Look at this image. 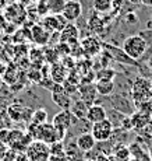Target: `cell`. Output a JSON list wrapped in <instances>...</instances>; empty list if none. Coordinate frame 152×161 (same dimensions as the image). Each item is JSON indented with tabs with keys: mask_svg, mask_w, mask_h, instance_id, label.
Returning <instances> with one entry per match:
<instances>
[{
	"mask_svg": "<svg viewBox=\"0 0 152 161\" xmlns=\"http://www.w3.org/2000/svg\"><path fill=\"white\" fill-rule=\"evenodd\" d=\"M141 2H142V0H128V3H131V4H134V6L141 4Z\"/></svg>",
	"mask_w": 152,
	"mask_h": 161,
	"instance_id": "b9f144b4",
	"label": "cell"
},
{
	"mask_svg": "<svg viewBox=\"0 0 152 161\" xmlns=\"http://www.w3.org/2000/svg\"><path fill=\"white\" fill-rule=\"evenodd\" d=\"M6 69H7V64H6L4 62H2V60H0V77H2L3 74H4Z\"/></svg>",
	"mask_w": 152,
	"mask_h": 161,
	"instance_id": "ab89813d",
	"label": "cell"
},
{
	"mask_svg": "<svg viewBox=\"0 0 152 161\" xmlns=\"http://www.w3.org/2000/svg\"><path fill=\"white\" fill-rule=\"evenodd\" d=\"M149 156H151V161H152V142L149 144Z\"/></svg>",
	"mask_w": 152,
	"mask_h": 161,
	"instance_id": "ee69618b",
	"label": "cell"
},
{
	"mask_svg": "<svg viewBox=\"0 0 152 161\" xmlns=\"http://www.w3.org/2000/svg\"><path fill=\"white\" fill-rule=\"evenodd\" d=\"M49 151L50 156H66L64 154V144L63 142H55L49 144Z\"/></svg>",
	"mask_w": 152,
	"mask_h": 161,
	"instance_id": "f546056e",
	"label": "cell"
},
{
	"mask_svg": "<svg viewBox=\"0 0 152 161\" xmlns=\"http://www.w3.org/2000/svg\"><path fill=\"white\" fill-rule=\"evenodd\" d=\"M114 76H116V72H114V70L109 69V67H105V69L99 70L97 73L95 79L97 80H113Z\"/></svg>",
	"mask_w": 152,
	"mask_h": 161,
	"instance_id": "4dcf8cb0",
	"label": "cell"
},
{
	"mask_svg": "<svg viewBox=\"0 0 152 161\" xmlns=\"http://www.w3.org/2000/svg\"><path fill=\"white\" fill-rule=\"evenodd\" d=\"M49 161H69V158L66 156H50Z\"/></svg>",
	"mask_w": 152,
	"mask_h": 161,
	"instance_id": "f35d334b",
	"label": "cell"
},
{
	"mask_svg": "<svg viewBox=\"0 0 152 161\" xmlns=\"http://www.w3.org/2000/svg\"><path fill=\"white\" fill-rule=\"evenodd\" d=\"M82 14V6L78 0H66L64 8L61 11V15L67 20V23H74Z\"/></svg>",
	"mask_w": 152,
	"mask_h": 161,
	"instance_id": "30bf717a",
	"label": "cell"
},
{
	"mask_svg": "<svg viewBox=\"0 0 152 161\" xmlns=\"http://www.w3.org/2000/svg\"><path fill=\"white\" fill-rule=\"evenodd\" d=\"M92 7H94L95 13L107 14L113 8V2L112 0H94L92 2Z\"/></svg>",
	"mask_w": 152,
	"mask_h": 161,
	"instance_id": "4316f807",
	"label": "cell"
},
{
	"mask_svg": "<svg viewBox=\"0 0 152 161\" xmlns=\"http://www.w3.org/2000/svg\"><path fill=\"white\" fill-rule=\"evenodd\" d=\"M42 77H43V76H42V73H41V69H38V67L28 72V79H29L31 81L36 83V84H38V83L42 80Z\"/></svg>",
	"mask_w": 152,
	"mask_h": 161,
	"instance_id": "d6a6232c",
	"label": "cell"
},
{
	"mask_svg": "<svg viewBox=\"0 0 152 161\" xmlns=\"http://www.w3.org/2000/svg\"><path fill=\"white\" fill-rule=\"evenodd\" d=\"M8 139H10V129H0V142L4 144L8 143Z\"/></svg>",
	"mask_w": 152,
	"mask_h": 161,
	"instance_id": "d590c367",
	"label": "cell"
},
{
	"mask_svg": "<svg viewBox=\"0 0 152 161\" xmlns=\"http://www.w3.org/2000/svg\"><path fill=\"white\" fill-rule=\"evenodd\" d=\"M113 107L116 111H120V112H124L126 115H131L134 112V107L128 103V100L124 97H120L117 95L116 98H113Z\"/></svg>",
	"mask_w": 152,
	"mask_h": 161,
	"instance_id": "603a6c76",
	"label": "cell"
},
{
	"mask_svg": "<svg viewBox=\"0 0 152 161\" xmlns=\"http://www.w3.org/2000/svg\"><path fill=\"white\" fill-rule=\"evenodd\" d=\"M112 2H114V0H112Z\"/></svg>",
	"mask_w": 152,
	"mask_h": 161,
	"instance_id": "681fc988",
	"label": "cell"
},
{
	"mask_svg": "<svg viewBox=\"0 0 152 161\" xmlns=\"http://www.w3.org/2000/svg\"><path fill=\"white\" fill-rule=\"evenodd\" d=\"M46 4H48V11L50 14H61L66 0H46Z\"/></svg>",
	"mask_w": 152,
	"mask_h": 161,
	"instance_id": "83f0119b",
	"label": "cell"
},
{
	"mask_svg": "<svg viewBox=\"0 0 152 161\" xmlns=\"http://www.w3.org/2000/svg\"><path fill=\"white\" fill-rule=\"evenodd\" d=\"M2 79H3V81H4L7 86H10V87L14 86V84H17V81H18V69H17V66H15V64L7 66L4 74L2 76Z\"/></svg>",
	"mask_w": 152,
	"mask_h": 161,
	"instance_id": "484cf974",
	"label": "cell"
},
{
	"mask_svg": "<svg viewBox=\"0 0 152 161\" xmlns=\"http://www.w3.org/2000/svg\"><path fill=\"white\" fill-rule=\"evenodd\" d=\"M128 148H130V153H131L133 158H137L139 161H151L149 153L145 151L138 142H131V143L128 144Z\"/></svg>",
	"mask_w": 152,
	"mask_h": 161,
	"instance_id": "ffe728a7",
	"label": "cell"
},
{
	"mask_svg": "<svg viewBox=\"0 0 152 161\" xmlns=\"http://www.w3.org/2000/svg\"><path fill=\"white\" fill-rule=\"evenodd\" d=\"M122 49L133 60H139L148 49V41L141 35H130L123 41Z\"/></svg>",
	"mask_w": 152,
	"mask_h": 161,
	"instance_id": "6da1fadb",
	"label": "cell"
},
{
	"mask_svg": "<svg viewBox=\"0 0 152 161\" xmlns=\"http://www.w3.org/2000/svg\"><path fill=\"white\" fill-rule=\"evenodd\" d=\"M52 34L48 30H45V27L42 24H34L29 30V38L32 42H35L36 45H46L50 39Z\"/></svg>",
	"mask_w": 152,
	"mask_h": 161,
	"instance_id": "7c38bea8",
	"label": "cell"
},
{
	"mask_svg": "<svg viewBox=\"0 0 152 161\" xmlns=\"http://www.w3.org/2000/svg\"><path fill=\"white\" fill-rule=\"evenodd\" d=\"M7 150H8L7 144H4V143H2V142H0V160L4 158V154H6V151H7Z\"/></svg>",
	"mask_w": 152,
	"mask_h": 161,
	"instance_id": "74e56055",
	"label": "cell"
},
{
	"mask_svg": "<svg viewBox=\"0 0 152 161\" xmlns=\"http://www.w3.org/2000/svg\"><path fill=\"white\" fill-rule=\"evenodd\" d=\"M38 84L41 86L42 88H46V90H52V87H53V84H55V83H53V80H52L50 77L48 76V77H42V80H41V81H39V83H38Z\"/></svg>",
	"mask_w": 152,
	"mask_h": 161,
	"instance_id": "e575fe53",
	"label": "cell"
},
{
	"mask_svg": "<svg viewBox=\"0 0 152 161\" xmlns=\"http://www.w3.org/2000/svg\"><path fill=\"white\" fill-rule=\"evenodd\" d=\"M112 151H113L114 161H128L131 158V153H130L128 146H124L123 143H119L117 146H114Z\"/></svg>",
	"mask_w": 152,
	"mask_h": 161,
	"instance_id": "cb8c5ba5",
	"label": "cell"
},
{
	"mask_svg": "<svg viewBox=\"0 0 152 161\" xmlns=\"http://www.w3.org/2000/svg\"><path fill=\"white\" fill-rule=\"evenodd\" d=\"M128 161H139V160H137V158H133V157H131V158H130Z\"/></svg>",
	"mask_w": 152,
	"mask_h": 161,
	"instance_id": "f6af8a7d",
	"label": "cell"
},
{
	"mask_svg": "<svg viewBox=\"0 0 152 161\" xmlns=\"http://www.w3.org/2000/svg\"><path fill=\"white\" fill-rule=\"evenodd\" d=\"M61 63H63V66L66 67L67 70H73L74 69V63H76V60H74L71 56H69V59L64 58L63 60H61Z\"/></svg>",
	"mask_w": 152,
	"mask_h": 161,
	"instance_id": "8d00e7d4",
	"label": "cell"
},
{
	"mask_svg": "<svg viewBox=\"0 0 152 161\" xmlns=\"http://www.w3.org/2000/svg\"><path fill=\"white\" fill-rule=\"evenodd\" d=\"M80 45H81L82 53H85V56H89V58L98 56L103 51L102 49V41H99L95 36H86V38H84L80 42Z\"/></svg>",
	"mask_w": 152,
	"mask_h": 161,
	"instance_id": "9c48e42d",
	"label": "cell"
},
{
	"mask_svg": "<svg viewBox=\"0 0 152 161\" xmlns=\"http://www.w3.org/2000/svg\"><path fill=\"white\" fill-rule=\"evenodd\" d=\"M114 130V125L112 123V120L109 118L103 120H99L97 123H92L91 126V133L95 137V140L99 143H103V142H109L113 136Z\"/></svg>",
	"mask_w": 152,
	"mask_h": 161,
	"instance_id": "277c9868",
	"label": "cell"
},
{
	"mask_svg": "<svg viewBox=\"0 0 152 161\" xmlns=\"http://www.w3.org/2000/svg\"><path fill=\"white\" fill-rule=\"evenodd\" d=\"M98 142L95 140V137L92 136L91 132H84L81 135L77 136L76 139V144L82 153H89L91 150H94L97 146Z\"/></svg>",
	"mask_w": 152,
	"mask_h": 161,
	"instance_id": "9a60e30c",
	"label": "cell"
},
{
	"mask_svg": "<svg viewBox=\"0 0 152 161\" xmlns=\"http://www.w3.org/2000/svg\"><path fill=\"white\" fill-rule=\"evenodd\" d=\"M31 122L38 123V125H42V123L48 122V112H46L43 108H38L32 112V118H31Z\"/></svg>",
	"mask_w": 152,
	"mask_h": 161,
	"instance_id": "f1b7e54d",
	"label": "cell"
},
{
	"mask_svg": "<svg viewBox=\"0 0 152 161\" xmlns=\"http://www.w3.org/2000/svg\"><path fill=\"white\" fill-rule=\"evenodd\" d=\"M102 49H103L105 53L109 55L110 59H113V60L119 62V63H122V64H131V66L133 64H137V60H133V59L130 58L122 48H119V46L102 42Z\"/></svg>",
	"mask_w": 152,
	"mask_h": 161,
	"instance_id": "5b68a950",
	"label": "cell"
},
{
	"mask_svg": "<svg viewBox=\"0 0 152 161\" xmlns=\"http://www.w3.org/2000/svg\"><path fill=\"white\" fill-rule=\"evenodd\" d=\"M67 74H69V70L63 66L61 62H56V63L50 64V69H49V77L53 80V83H57V84H63L67 79Z\"/></svg>",
	"mask_w": 152,
	"mask_h": 161,
	"instance_id": "e0dca14e",
	"label": "cell"
},
{
	"mask_svg": "<svg viewBox=\"0 0 152 161\" xmlns=\"http://www.w3.org/2000/svg\"><path fill=\"white\" fill-rule=\"evenodd\" d=\"M0 161H8V160H6V158H2V160H0Z\"/></svg>",
	"mask_w": 152,
	"mask_h": 161,
	"instance_id": "7dc6e473",
	"label": "cell"
},
{
	"mask_svg": "<svg viewBox=\"0 0 152 161\" xmlns=\"http://www.w3.org/2000/svg\"><path fill=\"white\" fill-rule=\"evenodd\" d=\"M36 140H42L45 142L46 144L55 143L57 140V133H56V128L52 123H42L39 125V133H38V139Z\"/></svg>",
	"mask_w": 152,
	"mask_h": 161,
	"instance_id": "5bb4252c",
	"label": "cell"
},
{
	"mask_svg": "<svg viewBox=\"0 0 152 161\" xmlns=\"http://www.w3.org/2000/svg\"><path fill=\"white\" fill-rule=\"evenodd\" d=\"M151 88H152V80H151Z\"/></svg>",
	"mask_w": 152,
	"mask_h": 161,
	"instance_id": "c3c4849f",
	"label": "cell"
},
{
	"mask_svg": "<svg viewBox=\"0 0 152 161\" xmlns=\"http://www.w3.org/2000/svg\"><path fill=\"white\" fill-rule=\"evenodd\" d=\"M50 92H52V100H53V103L57 105L59 108H61V109H70L73 100H71V95H69L64 91L63 84L55 83Z\"/></svg>",
	"mask_w": 152,
	"mask_h": 161,
	"instance_id": "8992f818",
	"label": "cell"
},
{
	"mask_svg": "<svg viewBox=\"0 0 152 161\" xmlns=\"http://www.w3.org/2000/svg\"><path fill=\"white\" fill-rule=\"evenodd\" d=\"M152 100V88L151 83H148L145 79L138 77L133 84V101L135 103V107H139L141 104Z\"/></svg>",
	"mask_w": 152,
	"mask_h": 161,
	"instance_id": "7a4b0ae2",
	"label": "cell"
},
{
	"mask_svg": "<svg viewBox=\"0 0 152 161\" xmlns=\"http://www.w3.org/2000/svg\"><path fill=\"white\" fill-rule=\"evenodd\" d=\"M70 111L73 114L74 118H77L78 120H84L86 116V111H88V105L84 103L82 100H77V101H73L71 103V107H70Z\"/></svg>",
	"mask_w": 152,
	"mask_h": 161,
	"instance_id": "44dd1931",
	"label": "cell"
},
{
	"mask_svg": "<svg viewBox=\"0 0 152 161\" xmlns=\"http://www.w3.org/2000/svg\"><path fill=\"white\" fill-rule=\"evenodd\" d=\"M63 88H64V91H66L69 95H74V94H77V92H78V86L73 84V83L67 81V80L63 83Z\"/></svg>",
	"mask_w": 152,
	"mask_h": 161,
	"instance_id": "836d02e7",
	"label": "cell"
},
{
	"mask_svg": "<svg viewBox=\"0 0 152 161\" xmlns=\"http://www.w3.org/2000/svg\"><path fill=\"white\" fill-rule=\"evenodd\" d=\"M131 122H133V128L135 129V130H141V129H144L145 126L148 125V123L151 122V118L148 114L142 112V111H137V112H133L131 115Z\"/></svg>",
	"mask_w": 152,
	"mask_h": 161,
	"instance_id": "d6986e66",
	"label": "cell"
},
{
	"mask_svg": "<svg viewBox=\"0 0 152 161\" xmlns=\"http://www.w3.org/2000/svg\"><path fill=\"white\" fill-rule=\"evenodd\" d=\"M25 154L29 161H49V144L42 140H32L25 148Z\"/></svg>",
	"mask_w": 152,
	"mask_h": 161,
	"instance_id": "3957f363",
	"label": "cell"
},
{
	"mask_svg": "<svg viewBox=\"0 0 152 161\" xmlns=\"http://www.w3.org/2000/svg\"><path fill=\"white\" fill-rule=\"evenodd\" d=\"M81 161H94V160H89V158H84V160H81Z\"/></svg>",
	"mask_w": 152,
	"mask_h": 161,
	"instance_id": "bcb514c9",
	"label": "cell"
},
{
	"mask_svg": "<svg viewBox=\"0 0 152 161\" xmlns=\"http://www.w3.org/2000/svg\"><path fill=\"white\" fill-rule=\"evenodd\" d=\"M64 154L69 158V161H81L82 158V151L77 147L76 142L74 143H67L64 146Z\"/></svg>",
	"mask_w": 152,
	"mask_h": 161,
	"instance_id": "d4e9b609",
	"label": "cell"
},
{
	"mask_svg": "<svg viewBox=\"0 0 152 161\" xmlns=\"http://www.w3.org/2000/svg\"><path fill=\"white\" fill-rule=\"evenodd\" d=\"M78 94H80V100H82L86 105H92L97 101V88H95V84H80L78 86Z\"/></svg>",
	"mask_w": 152,
	"mask_h": 161,
	"instance_id": "2e32d148",
	"label": "cell"
},
{
	"mask_svg": "<svg viewBox=\"0 0 152 161\" xmlns=\"http://www.w3.org/2000/svg\"><path fill=\"white\" fill-rule=\"evenodd\" d=\"M59 42L73 45L80 42V30L74 23H67L64 28L59 32Z\"/></svg>",
	"mask_w": 152,
	"mask_h": 161,
	"instance_id": "52a82bcc",
	"label": "cell"
},
{
	"mask_svg": "<svg viewBox=\"0 0 152 161\" xmlns=\"http://www.w3.org/2000/svg\"><path fill=\"white\" fill-rule=\"evenodd\" d=\"M120 128H122V130L124 132H131L133 129V122H131V116L130 115H126L124 118L122 116V122H120Z\"/></svg>",
	"mask_w": 152,
	"mask_h": 161,
	"instance_id": "1f68e13d",
	"label": "cell"
},
{
	"mask_svg": "<svg viewBox=\"0 0 152 161\" xmlns=\"http://www.w3.org/2000/svg\"><path fill=\"white\" fill-rule=\"evenodd\" d=\"M148 67H149V69L152 70V58L149 59V60H148Z\"/></svg>",
	"mask_w": 152,
	"mask_h": 161,
	"instance_id": "7bdbcfd3",
	"label": "cell"
},
{
	"mask_svg": "<svg viewBox=\"0 0 152 161\" xmlns=\"http://www.w3.org/2000/svg\"><path fill=\"white\" fill-rule=\"evenodd\" d=\"M141 4L147 6V7H152V0H142Z\"/></svg>",
	"mask_w": 152,
	"mask_h": 161,
	"instance_id": "60d3db41",
	"label": "cell"
},
{
	"mask_svg": "<svg viewBox=\"0 0 152 161\" xmlns=\"http://www.w3.org/2000/svg\"><path fill=\"white\" fill-rule=\"evenodd\" d=\"M74 116L71 114L70 109H61L60 112H57L53 116V120H52V125L55 128H60L64 129V130H69V128L74 123Z\"/></svg>",
	"mask_w": 152,
	"mask_h": 161,
	"instance_id": "4fadbf2b",
	"label": "cell"
},
{
	"mask_svg": "<svg viewBox=\"0 0 152 161\" xmlns=\"http://www.w3.org/2000/svg\"><path fill=\"white\" fill-rule=\"evenodd\" d=\"M8 112V116L11 118V120L14 122H29L31 118H32V109L27 107H23L20 104H14V105H10L7 109Z\"/></svg>",
	"mask_w": 152,
	"mask_h": 161,
	"instance_id": "8fae6325",
	"label": "cell"
},
{
	"mask_svg": "<svg viewBox=\"0 0 152 161\" xmlns=\"http://www.w3.org/2000/svg\"><path fill=\"white\" fill-rule=\"evenodd\" d=\"M39 24H42L45 27V30H48L52 34L55 31L56 32H60L64 28V25L67 24V20L61 14H50V15H45Z\"/></svg>",
	"mask_w": 152,
	"mask_h": 161,
	"instance_id": "ba28073f",
	"label": "cell"
},
{
	"mask_svg": "<svg viewBox=\"0 0 152 161\" xmlns=\"http://www.w3.org/2000/svg\"><path fill=\"white\" fill-rule=\"evenodd\" d=\"M95 88H97L98 94L103 95V97H109L114 91V83L113 80H97Z\"/></svg>",
	"mask_w": 152,
	"mask_h": 161,
	"instance_id": "7402d4cb",
	"label": "cell"
},
{
	"mask_svg": "<svg viewBox=\"0 0 152 161\" xmlns=\"http://www.w3.org/2000/svg\"><path fill=\"white\" fill-rule=\"evenodd\" d=\"M107 118V112L105 109V107L98 104H92L88 107V111H86V116L85 119L88 120L89 123H97L99 120H103Z\"/></svg>",
	"mask_w": 152,
	"mask_h": 161,
	"instance_id": "ac0fdd59",
	"label": "cell"
}]
</instances>
